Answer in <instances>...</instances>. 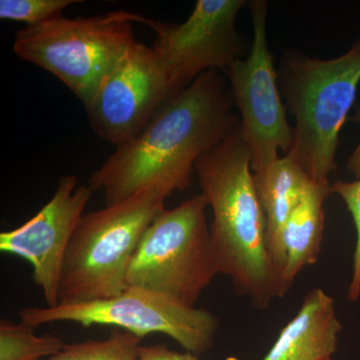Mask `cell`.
Here are the masks:
<instances>
[{
	"instance_id": "obj_1",
	"label": "cell",
	"mask_w": 360,
	"mask_h": 360,
	"mask_svg": "<svg viewBox=\"0 0 360 360\" xmlns=\"http://www.w3.org/2000/svg\"><path fill=\"white\" fill-rule=\"evenodd\" d=\"M232 99L219 71H205L172 94L139 134L116 146L90 177V188L103 191L105 206L153 187L168 196L186 191L198 158L238 127Z\"/></svg>"
},
{
	"instance_id": "obj_2",
	"label": "cell",
	"mask_w": 360,
	"mask_h": 360,
	"mask_svg": "<svg viewBox=\"0 0 360 360\" xmlns=\"http://www.w3.org/2000/svg\"><path fill=\"white\" fill-rule=\"evenodd\" d=\"M212 207L210 232L219 274L258 309L284 295L267 245L266 221L251 168V155L238 125L194 167Z\"/></svg>"
},
{
	"instance_id": "obj_3",
	"label": "cell",
	"mask_w": 360,
	"mask_h": 360,
	"mask_svg": "<svg viewBox=\"0 0 360 360\" xmlns=\"http://www.w3.org/2000/svg\"><path fill=\"white\" fill-rule=\"evenodd\" d=\"M281 87L295 118L292 156L314 181L328 182L336 169L340 134L360 84V39L333 59L286 54Z\"/></svg>"
},
{
	"instance_id": "obj_4",
	"label": "cell",
	"mask_w": 360,
	"mask_h": 360,
	"mask_svg": "<svg viewBox=\"0 0 360 360\" xmlns=\"http://www.w3.org/2000/svg\"><path fill=\"white\" fill-rule=\"evenodd\" d=\"M167 198L153 187L84 215L66 251L58 305L108 300L127 290L132 257L144 231L165 210Z\"/></svg>"
},
{
	"instance_id": "obj_5",
	"label": "cell",
	"mask_w": 360,
	"mask_h": 360,
	"mask_svg": "<svg viewBox=\"0 0 360 360\" xmlns=\"http://www.w3.org/2000/svg\"><path fill=\"white\" fill-rule=\"evenodd\" d=\"M207 206L205 196L198 194L158 213L130 262L127 288L195 307L201 293L219 274L206 221Z\"/></svg>"
},
{
	"instance_id": "obj_6",
	"label": "cell",
	"mask_w": 360,
	"mask_h": 360,
	"mask_svg": "<svg viewBox=\"0 0 360 360\" xmlns=\"http://www.w3.org/2000/svg\"><path fill=\"white\" fill-rule=\"evenodd\" d=\"M148 21L124 11L87 18L60 16L18 30L13 51L49 71L85 104L135 41L132 23Z\"/></svg>"
},
{
	"instance_id": "obj_7",
	"label": "cell",
	"mask_w": 360,
	"mask_h": 360,
	"mask_svg": "<svg viewBox=\"0 0 360 360\" xmlns=\"http://www.w3.org/2000/svg\"><path fill=\"white\" fill-rule=\"evenodd\" d=\"M20 321L34 328L56 321H72L84 328L115 326L139 338L161 333L174 338L186 352L198 355L212 347L219 319L212 312L187 307L158 293L127 288L115 297L56 307H25Z\"/></svg>"
},
{
	"instance_id": "obj_8",
	"label": "cell",
	"mask_w": 360,
	"mask_h": 360,
	"mask_svg": "<svg viewBox=\"0 0 360 360\" xmlns=\"http://www.w3.org/2000/svg\"><path fill=\"white\" fill-rule=\"evenodd\" d=\"M253 41L245 59L234 61L226 73L232 97L241 115L240 132L250 148L252 172H259L290 153L293 129L286 117L266 37L267 4H250Z\"/></svg>"
},
{
	"instance_id": "obj_9",
	"label": "cell",
	"mask_w": 360,
	"mask_h": 360,
	"mask_svg": "<svg viewBox=\"0 0 360 360\" xmlns=\"http://www.w3.org/2000/svg\"><path fill=\"white\" fill-rule=\"evenodd\" d=\"M245 0H198L184 22L148 20L153 49L172 91H179L208 70H226L240 58L236 18Z\"/></svg>"
},
{
	"instance_id": "obj_10",
	"label": "cell",
	"mask_w": 360,
	"mask_h": 360,
	"mask_svg": "<svg viewBox=\"0 0 360 360\" xmlns=\"http://www.w3.org/2000/svg\"><path fill=\"white\" fill-rule=\"evenodd\" d=\"M172 94L153 47L135 40L84 105L94 131L118 146L139 134Z\"/></svg>"
},
{
	"instance_id": "obj_11",
	"label": "cell",
	"mask_w": 360,
	"mask_h": 360,
	"mask_svg": "<svg viewBox=\"0 0 360 360\" xmlns=\"http://www.w3.org/2000/svg\"><path fill=\"white\" fill-rule=\"evenodd\" d=\"M92 193L89 186H78L75 175H65L59 179L53 198L32 219L0 233V250L32 264L33 279L51 309L58 305L66 251Z\"/></svg>"
},
{
	"instance_id": "obj_12",
	"label": "cell",
	"mask_w": 360,
	"mask_h": 360,
	"mask_svg": "<svg viewBox=\"0 0 360 360\" xmlns=\"http://www.w3.org/2000/svg\"><path fill=\"white\" fill-rule=\"evenodd\" d=\"M342 329L335 300L321 288L305 295L295 316L262 360H330Z\"/></svg>"
},
{
	"instance_id": "obj_13",
	"label": "cell",
	"mask_w": 360,
	"mask_h": 360,
	"mask_svg": "<svg viewBox=\"0 0 360 360\" xmlns=\"http://www.w3.org/2000/svg\"><path fill=\"white\" fill-rule=\"evenodd\" d=\"M255 187L266 221L267 245L284 295L285 251L283 231L311 179L290 155H283L264 170L253 174Z\"/></svg>"
},
{
	"instance_id": "obj_14",
	"label": "cell",
	"mask_w": 360,
	"mask_h": 360,
	"mask_svg": "<svg viewBox=\"0 0 360 360\" xmlns=\"http://www.w3.org/2000/svg\"><path fill=\"white\" fill-rule=\"evenodd\" d=\"M333 193L329 182H309L283 231L285 251L284 288L288 291L296 277L321 255L324 229V202Z\"/></svg>"
},
{
	"instance_id": "obj_15",
	"label": "cell",
	"mask_w": 360,
	"mask_h": 360,
	"mask_svg": "<svg viewBox=\"0 0 360 360\" xmlns=\"http://www.w3.org/2000/svg\"><path fill=\"white\" fill-rule=\"evenodd\" d=\"M32 328L1 319L0 360H42L59 354L65 345L58 336H37Z\"/></svg>"
},
{
	"instance_id": "obj_16",
	"label": "cell",
	"mask_w": 360,
	"mask_h": 360,
	"mask_svg": "<svg viewBox=\"0 0 360 360\" xmlns=\"http://www.w3.org/2000/svg\"><path fill=\"white\" fill-rule=\"evenodd\" d=\"M141 340L129 331H112L105 340L65 345L59 354L42 360H139Z\"/></svg>"
},
{
	"instance_id": "obj_17",
	"label": "cell",
	"mask_w": 360,
	"mask_h": 360,
	"mask_svg": "<svg viewBox=\"0 0 360 360\" xmlns=\"http://www.w3.org/2000/svg\"><path fill=\"white\" fill-rule=\"evenodd\" d=\"M78 0H1V20L25 22L28 27L63 16L65 7L78 4Z\"/></svg>"
},
{
	"instance_id": "obj_18",
	"label": "cell",
	"mask_w": 360,
	"mask_h": 360,
	"mask_svg": "<svg viewBox=\"0 0 360 360\" xmlns=\"http://www.w3.org/2000/svg\"><path fill=\"white\" fill-rule=\"evenodd\" d=\"M331 191L340 195L347 205L356 231V245L354 255V270L352 281L348 288V298L352 302L359 300L360 296V179L354 181L335 182L331 186Z\"/></svg>"
},
{
	"instance_id": "obj_19",
	"label": "cell",
	"mask_w": 360,
	"mask_h": 360,
	"mask_svg": "<svg viewBox=\"0 0 360 360\" xmlns=\"http://www.w3.org/2000/svg\"><path fill=\"white\" fill-rule=\"evenodd\" d=\"M139 360H198L191 352H177L165 345H151L139 348Z\"/></svg>"
},
{
	"instance_id": "obj_20",
	"label": "cell",
	"mask_w": 360,
	"mask_h": 360,
	"mask_svg": "<svg viewBox=\"0 0 360 360\" xmlns=\"http://www.w3.org/2000/svg\"><path fill=\"white\" fill-rule=\"evenodd\" d=\"M352 120L360 124V108L356 115L352 118ZM347 168L356 179H360V141L355 148L354 153L348 158Z\"/></svg>"
},
{
	"instance_id": "obj_21",
	"label": "cell",
	"mask_w": 360,
	"mask_h": 360,
	"mask_svg": "<svg viewBox=\"0 0 360 360\" xmlns=\"http://www.w3.org/2000/svg\"><path fill=\"white\" fill-rule=\"evenodd\" d=\"M330 360H333V359H330Z\"/></svg>"
}]
</instances>
